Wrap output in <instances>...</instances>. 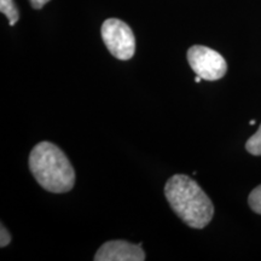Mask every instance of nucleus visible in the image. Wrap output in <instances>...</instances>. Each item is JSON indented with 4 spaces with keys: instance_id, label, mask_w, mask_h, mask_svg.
I'll return each mask as SVG.
<instances>
[{
    "instance_id": "nucleus-1",
    "label": "nucleus",
    "mask_w": 261,
    "mask_h": 261,
    "mask_svg": "<svg viewBox=\"0 0 261 261\" xmlns=\"http://www.w3.org/2000/svg\"><path fill=\"white\" fill-rule=\"evenodd\" d=\"M165 195L172 210L188 226L203 228L213 219V202L188 175L175 174L169 178L166 182Z\"/></svg>"
},
{
    "instance_id": "nucleus-2",
    "label": "nucleus",
    "mask_w": 261,
    "mask_h": 261,
    "mask_svg": "<svg viewBox=\"0 0 261 261\" xmlns=\"http://www.w3.org/2000/svg\"><path fill=\"white\" fill-rule=\"evenodd\" d=\"M29 169L40 187L54 194L70 191L75 185V171L69 159L54 143L41 142L33 148Z\"/></svg>"
},
{
    "instance_id": "nucleus-3",
    "label": "nucleus",
    "mask_w": 261,
    "mask_h": 261,
    "mask_svg": "<svg viewBox=\"0 0 261 261\" xmlns=\"http://www.w3.org/2000/svg\"><path fill=\"white\" fill-rule=\"evenodd\" d=\"M102 39L114 57L128 61L135 56L136 38L128 24L121 19L109 18L102 24Z\"/></svg>"
},
{
    "instance_id": "nucleus-4",
    "label": "nucleus",
    "mask_w": 261,
    "mask_h": 261,
    "mask_svg": "<svg viewBox=\"0 0 261 261\" xmlns=\"http://www.w3.org/2000/svg\"><path fill=\"white\" fill-rule=\"evenodd\" d=\"M187 57L191 69L203 80L217 81L227 71L225 58L213 48L194 45L188 50Z\"/></svg>"
},
{
    "instance_id": "nucleus-5",
    "label": "nucleus",
    "mask_w": 261,
    "mask_h": 261,
    "mask_svg": "<svg viewBox=\"0 0 261 261\" xmlns=\"http://www.w3.org/2000/svg\"><path fill=\"white\" fill-rule=\"evenodd\" d=\"M145 253L140 244L127 241H109L98 249L94 261H143Z\"/></svg>"
},
{
    "instance_id": "nucleus-6",
    "label": "nucleus",
    "mask_w": 261,
    "mask_h": 261,
    "mask_svg": "<svg viewBox=\"0 0 261 261\" xmlns=\"http://www.w3.org/2000/svg\"><path fill=\"white\" fill-rule=\"evenodd\" d=\"M0 11L8 17L10 25H15L18 21L19 14L14 0H0Z\"/></svg>"
},
{
    "instance_id": "nucleus-7",
    "label": "nucleus",
    "mask_w": 261,
    "mask_h": 261,
    "mask_svg": "<svg viewBox=\"0 0 261 261\" xmlns=\"http://www.w3.org/2000/svg\"><path fill=\"white\" fill-rule=\"evenodd\" d=\"M246 149L249 154L254 156H261V125L259 129L247 140Z\"/></svg>"
},
{
    "instance_id": "nucleus-8",
    "label": "nucleus",
    "mask_w": 261,
    "mask_h": 261,
    "mask_svg": "<svg viewBox=\"0 0 261 261\" xmlns=\"http://www.w3.org/2000/svg\"><path fill=\"white\" fill-rule=\"evenodd\" d=\"M248 203H249L253 212H255L256 214H261V185L256 187L250 192Z\"/></svg>"
},
{
    "instance_id": "nucleus-9",
    "label": "nucleus",
    "mask_w": 261,
    "mask_h": 261,
    "mask_svg": "<svg viewBox=\"0 0 261 261\" xmlns=\"http://www.w3.org/2000/svg\"><path fill=\"white\" fill-rule=\"evenodd\" d=\"M0 232H2V237H0V247L4 248L6 246H9V243L11 242V234L8 231L4 225L2 224V228H0Z\"/></svg>"
},
{
    "instance_id": "nucleus-10",
    "label": "nucleus",
    "mask_w": 261,
    "mask_h": 261,
    "mask_svg": "<svg viewBox=\"0 0 261 261\" xmlns=\"http://www.w3.org/2000/svg\"><path fill=\"white\" fill-rule=\"evenodd\" d=\"M50 0H29L33 9H41L44 8V5H46Z\"/></svg>"
},
{
    "instance_id": "nucleus-11",
    "label": "nucleus",
    "mask_w": 261,
    "mask_h": 261,
    "mask_svg": "<svg viewBox=\"0 0 261 261\" xmlns=\"http://www.w3.org/2000/svg\"><path fill=\"white\" fill-rule=\"evenodd\" d=\"M201 80H203V79H202V77L201 76H198V75H197V76H196L195 77V83H201Z\"/></svg>"
},
{
    "instance_id": "nucleus-12",
    "label": "nucleus",
    "mask_w": 261,
    "mask_h": 261,
    "mask_svg": "<svg viewBox=\"0 0 261 261\" xmlns=\"http://www.w3.org/2000/svg\"><path fill=\"white\" fill-rule=\"evenodd\" d=\"M249 125H255V120H250V122H249Z\"/></svg>"
}]
</instances>
